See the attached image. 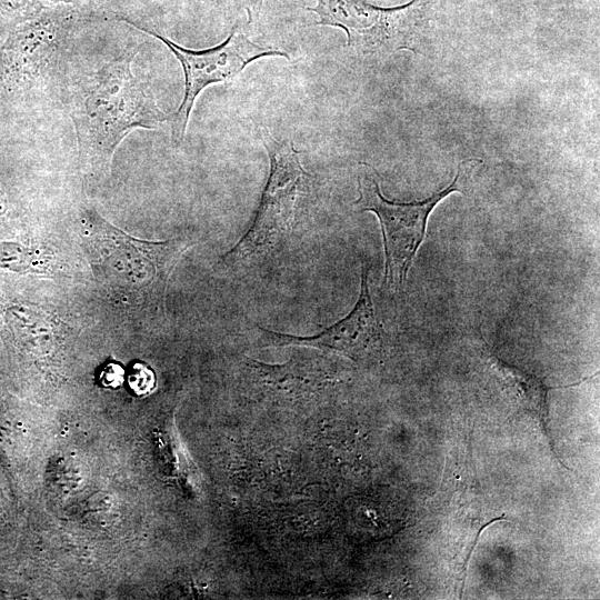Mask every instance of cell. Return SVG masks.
Masks as SVG:
<instances>
[{"label":"cell","mask_w":600,"mask_h":600,"mask_svg":"<svg viewBox=\"0 0 600 600\" xmlns=\"http://www.w3.org/2000/svg\"><path fill=\"white\" fill-rule=\"evenodd\" d=\"M72 119L84 167L107 174L124 137L138 128H158L166 116L149 87L133 74L129 57L100 71L76 103Z\"/></svg>","instance_id":"cell-1"},{"label":"cell","mask_w":600,"mask_h":600,"mask_svg":"<svg viewBox=\"0 0 600 600\" xmlns=\"http://www.w3.org/2000/svg\"><path fill=\"white\" fill-rule=\"evenodd\" d=\"M81 236L99 283L117 297L147 304L163 301L171 272L191 246L184 239H137L91 209L81 216Z\"/></svg>","instance_id":"cell-2"},{"label":"cell","mask_w":600,"mask_h":600,"mask_svg":"<svg viewBox=\"0 0 600 600\" xmlns=\"http://www.w3.org/2000/svg\"><path fill=\"white\" fill-rule=\"evenodd\" d=\"M270 172L254 218L240 240L218 261L226 270L244 269L279 250L292 234L309 176L290 141L263 132Z\"/></svg>","instance_id":"cell-3"},{"label":"cell","mask_w":600,"mask_h":600,"mask_svg":"<svg viewBox=\"0 0 600 600\" xmlns=\"http://www.w3.org/2000/svg\"><path fill=\"white\" fill-rule=\"evenodd\" d=\"M372 167L363 163L359 176V198L356 206L373 212L380 223L384 248L383 284L390 292L402 290L408 272L424 240L428 218L436 206L451 193L459 191L461 166L452 182L432 196L413 202L388 200L380 191Z\"/></svg>","instance_id":"cell-4"},{"label":"cell","mask_w":600,"mask_h":600,"mask_svg":"<svg viewBox=\"0 0 600 600\" xmlns=\"http://www.w3.org/2000/svg\"><path fill=\"white\" fill-rule=\"evenodd\" d=\"M310 11L318 24L338 27L348 37V47L362 56H386L400 49L414 51L420 0L393 8H381L361 0H317Z\"/></svg>","instance_id":"cell-5"},{"label":"cell","mask_w":600,"mask_h":600,"mask_svg":"<svg viewBox=\"0 0 600 600\" xmlns=\"http://www.w3.org/2000/svg\"><path fill=\"white\" fill-rule=\"evenodd\" d=\"M123 20L162 41L182 66L186 79L184 96L171 122L172 140L176 143L183 140L194 101L207 86L234 77L247 64L259 58L269 56L289 58L286 52L276 48L252 42L237 29H233L226 41L217 47L194 51L180 47L158 32L134 24L129 19Z\"/></svg>","instance_id":"cell-6"},{"label":"cell","mask_w":600,"mask_h":600,"mask_svg":"<svg viewBox=\"0 0 600 600\" xmlns=\"http://www.w3.org/2000/svg\"><path fill=\"white\" fill-rule=\"evenodd\" d=\"M257 347H306L344 354L353 360L377 354L384 340L370 296L368 270L361 269L360 292L353 309L341 320L311 337H298L257 324Z\"/></svg>","instance_id":"cell-7"},{"label":"cell","mask_w":600,"mask_h":600,"mask_svg":"<svg viewBox=\"0 0 600 600\" xmlns=\"http://www.w3.org/2000/svg\"><path fill=\"white\" fill-rule=\"evenodd\" d=\"M71 11L49 9L31 17L9 39L3 64L10 71L32 74L49 61L70 26Z\"/></svg>","instance_id":"cell-8"},{"label":"cell","mask_w":600,"mask_h":600,"mask_svg":"<svg viewBox=\"0 0 600 600\" xmlns=\"http://www.w3.org/2000/svg\"><path fill=\"white\" fill-rule=\"evenodd\" d=\"M491 363L506 386L516 392L521 401L534 409H544L549 388L540 379L506 363L493 354Z\"/></svg>","instance_id":"cell-9"},{"label":"cell","mask_w":600,"mask_h":600,"mask_svg":"<svg viewBox=\"0 0 600 600\" xmlns=\"http://www.w3.org/2000/svg\"><path fill=\"white\" fill-rule=\"evenodd\" d=\"M124 381L130 392L139 398L149 396L157 386L154 372L143 362H134L126 374Z\"/></svg>","instance_id":"cell-10"},{"label":"cell","mask_w":600,"mask_h":600,"mask_svg":"<svg viewBox=\"0 0 600 600\" xmlns=\"http://www.w3.org/2000/svg\"><path fill=\"white\" fill-rule=\"evenodd\" d=\"M30 254L24 248L14 243L0 242V264L12 270H23L28 266Z\"/></svg>","instance_id":"cell-11"},{"label":"cell","mask_w":600,"mask_h":600,"mask_svg":"<svg viewBox=\"0 0 600 600\" xmlns=\"http://www.w3.org/2000/svg\"><path fill=\"white\" fill-rule=\"evenodd\" d=\"M39 10L37 0H0V13L13 16L17 18H27L34 16L33 12Z\"/></svg>","instance_id":"cell-12"},{"label":"cell","mask_w":600,"mask_h":600,"mask_svg":"<svg viewBox=\"0 0 600 600\" xmlns=\"http://www.w3.org/2000/svg\"><path fill=\"white\" fill-rule=\"evenodd\" d=\"M126 380V371L118 362H108L101 367L98 381L104 388L117 389Z\"/></svg>","instance_id":"cell-13"},{"label":"cell","mask_w":600,"mask_h":600,"mask_svg":"<svg viewBox=\"0 0 600 600\" xmlns=\"http://www.w3.org/2000/svg\"><path fill=\"white\" fill-rule=\"evenodd\" d=\"M262 3H263V0H250L249 6H248V13H249L250 21L257 18L262 7Z\"/></svg>","instance_id":"cell-14"},{"label":"cell","mask_w":600,"mask_h":600,"mask_svg":"<svg viewBox=\"0 0 600 600\" xmlns=\"http://www.w3.org/2000/svg\"><path fill=\"white\" fill-rule=\"evenodd\" d=\"M7 208H8V201L3 192L0 190V216L7 211Z\"/></svg>","instance_id":"cell-15"},{"label":"cell","mask_w":600,"mask_h":600,"mask_svg":"<svg viewBox=\"0 0 600 600\" xmlns=\"http://www.w3.org/2000/svg\"><path fill=\"white\" fill-rule=\"evenodd\" d=\"M54 1H67V0H54Z\"/></svg>","instance_id":"cell-16"}]
</instances>
